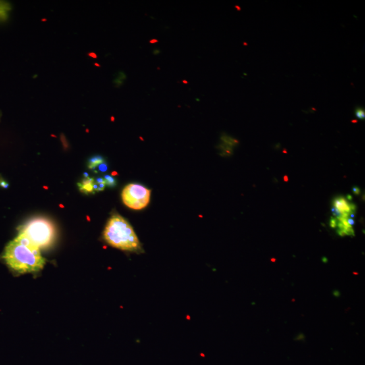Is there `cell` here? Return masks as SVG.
Masks as SVG:
<instances>
[{
  "label": "cell",
  "mask_w": 365,
  "mask_h": 365,
  "mask_svg": "<svg viewBox=\"0 0 365 365\" xmlns=\"http://www.w3.org/2000/svg\"><path fill=\"white\" fill-rule=\"evenodd\" d=\"M3 258L11 270L19 274L37 273L46 264L40 249L21 233L8 243Z\"/></svg>",
  "instance_id": "1"
},
{
  "label": "cell",
  "mask_w": 365,
  "mask_h": 365,
  "mask_svg": "<svg viewBox=\"0 0 365 365\" xmlns=\"http://www.w3.org/2000/svg\"><path fill=\"white\" fill-rule=\"evenodd\" d=\"M103 237L108 245L120 250L138 254L144 252L134 229L119 214H115L108 220Z\"/></svg>",
  "instance_id": "2"
},
{
  "label": "cell",
  "mask_w": 365,
  "mask_h": 365,
  "mask_svg": "<svg viewBox=\"0 0 365 365\" xmlns=\"http://www.w3.org/2000/svg\"><path fill=\"white\" fill-rule=\"evenodd\" d=\"M19 233L24 235L38 248L45 249L51 246L54 242L57 230L50 220L44 217H36L27 222Z\"/></svg>",
  "instance_id": "3"
},
{
  "label": "cell",
  "mask_w": 365,
  "mask_h": 365,
  "mask_svg": "<svg viewBox=\"0 0 365 365\" xmlns=\"http://www.w3.org/2000/svg\"><path fill=\"white\" fill-rule=\"evenodd\" d=\"M121 196L127 207L133 210H142L150 203L151 191L142 185L131 183L123 189Z\"/></svg>",
  "instance_id": "4"
},
{
  "label": "cell",
  "mask_w": 365,
  "mask_h": 365,
  "mask_svg": "<svg viewBox=\"0 0 365 365\" xmlns=\"http://www.w3.org/2000/svg\"><path fill=\"white\" fill-rule=\"evenodd\" d=\"M333 207L337 208L341 212V216L345 219H348L349 214L352 213L349 207V203L343 196L337 197L334 199Z\"/></svg>",
  "instance_id": "5"
},
{
  "label": "cell",
  "mask_w": 365,
  "mask_h": 365,
  "mask_svg": "<svg viewBox=\"0 0 365 365\" xmlns=\"http://www.w3.org/2000/svg\"><path fill=\"white\" fill-rule=\"evenodd\" d=\"M95 179L92 177H86L83 179L81 182L78 183V187L79 191L84 194H94V184Z\"/></svg>",
  "instance_id": "6"
},
{
  "label": "cell",
  "mask_w": 365,
  "mask_h": 365,
  "mask_svg": "<svg viewBox=\"0 0 365 365\" xmlns=\"http://www.w3.org/2000/svg\"><path fill=\"white\" fill-rule=\"evenodd\" d=\"M104 162H105V160H104V158L102 157V156L96 155L92 156V157L90 158L88 160V168L91 170L97 169V168L99 167L101 164L104 163Z\"/></svg>",
  "instance_id": "7"
},
{
  "label": "cell",
  "mask_w": 365,
  "mask_h": 365,
  "mask_svg": "<svg viewBox=\"0 0 365 365\" xmlns=\"http://www.w3.org/2000/svg\"><path fill=\"white\" fill-rule=\"evenodd\" d=\"M10 9L9 4L0 2V19H5L7 17V12Z\"/></svg>",
  "instance_id": "8"
},
{
  "label": "cell",
  "mask_w": 365,
  "mask_h": 365,
  "mask_svg": "<svg viewBox=\"0 0 365 365\" xmlns=\"http://www.w3.org/2000/svg\"><path fill=\"white\" fill-rule=\"evenodd\" d=\"M104 182H105L106 186L108 187H114L117 185V180L115 177L112 175H105L104 177Z\"/></svg>",
  "instance_id": "9"
},
{
  "label": "cell",
  "mask_w": 365,
  "mask_h": 365,
  "mask_svg": "<svg viewBox=\"0 0 365 365\" xmlns=\"http://www.w3.org/2000/svg\"><path fill=\"white\" fill-rule=\"evenodd\" d=\"M356 116L360 120H364L365 112L364 108L362 107L357 108L356 109Z\"/></svg>",
  "instance_id": "10"
},
{
  "label": "cell",
  "mask_w": 365,
  "mask_h": 365,
  "mask_svg": "<svg viewBox=\"0 0 365 365\" xmlns=\"http://www.w3.org/2000/svg\"><path fill=\"white\" fill-rule=\"evenodd\" d=\"M96 182V181H95ZM96 184H97V192H102V191H103L104 189H105L106 184L105 182H102V183H97L96 182Z\"/></svg>",
  "instance_id": "11"
},
{
  "label": "cell",
  "mask_w": 365,
  "mask_h": 365,
  "mask_svg": "<svg viewBox=\"0 0 365 365\" xmlns=\"http://www.w3.org/2000/svg\"><path fill=\"white\" fill-rule=\"evenodd\" d=\"M337 220L335 219V218L332 217L331 218V220H330V227L331 228H333V229H335L336 227H337Z\"/></svg>",
  "instance_id": "12"
},
{
  "label": "cell",
  "mask_w": 365,
  "mask_h": 365,
  "mask_svg": "<svg viewBox=\"0 0 365 365\" xmlns=\"http://www.w3.org/2000/svg\"><path fill=\"white\" fill-rule=\"evenodd\" d=\"M331 212L332 213H333V216H335L336 218L340 217L341 216V212L335 207L332 208Z\"/></svg>",
  "instance_id": "13"
},
{
  "label": "cell",
  "mask_w": 365,
  "mask_h": 365,
  "mask_svg": "<svg viewBox=\"0 0 365 365\" xmlns=\"http://www.w3.org/2000/svg\"><path fill=\"white\" fill-rule=\"evenodd\" d=\"M98 170H99L101 172H105L107 171L108 169V166L106 165L105 162H104V163L101 164L99 166V167H98Z\"/></svg>",
  "instance_id": "14"
},
{
  "label": "cell",
  "mask_w": 365,
  "mask_h": 365,
  "mask_svg": "<svg viewBox=\"0 0 365 365\" xmlns=\"http://www.w3.org/2000/svg\"><path fill=\"white\" fill-rule=\"evenodd\" d=\"M352 191H353V192H354V194L355 195H357V196H358V195L360 194L361 190H360V189L358 187H356V186L353 187Z\"/></svg>",
  "instance_id": "15"
},
{
  "label": "cell",
  "mask_w": 365,
  "mask_h": 365,
  "mask_svg": "<svg viewBox=\"0 0 365 365\" xmlns=\"http://www.w3.org/2000/svg\"><path fill=\"white\" fill-rule=\"evenodd\" d=\"M347 223H348V225L349 226H351V227H352L353 225H355V223H356V222H355L354 219H349L347 220Z\"/></svg>",
  "instance_id": "16"
},
{
  "label": "cell",
  "mask_w": 365,
  "mask_h": 365,
  "mask_svg": "<svg viewBox=\"0 0 365 365\" xmlns=\"http://www.w3.org/2000/svg\"><path fill=\"white\" fill-rule=\"evenodd\" d=\"M338 234H339V236L341 237H344L345 236V233L344 231H343V230L338 229L337 231Z\"/></svg>",
  "instance_id": "17"
},
{
  "label": "cell",
  "mask_w": 365,
  "mask_h": 365,
  "mask_svg": "<svg viewBox=\"0 0 365 365\" xmlns=\"http://www.w3.org/2000/svg\"><path fill=\"white\" fill-rule=\"evenodd\" d=\"M284 181H285V182H288V176L285 175V177H284Z\"/></svg>",
  "instance_id": "18"
},
{
  "label": "cell",
  "mask_w": 365,
  "mask_h": 365,
  "mask_svg": "<svg viewBox=\"0 0 365 365\" xmlns=\"http://www.w3.org/2000/svg\"><path fill=\"white\" fill-rule=\"evenodd\" d=\"M346 198L348 200H352L353 197H352V196H351V195H347Z\"/></svg>",
  "instance_id": "19"
},
{
  "label": "cell",
  "mask_w": 365,
  "mask_h": 365,
  "mask_svg": "<svg viewBox=\"0 0 365 365\" xmlns=\"http://www.w3.org/2000/svg\"><path fill=\"white\" fill-rule=\"evenodd\" d=\"M322 261L324 262V263H327L328 260L327 258H325V257H324V258H322Z\"/></svg>",
  "instance_id": "20"
},
{
  "label": "cell",
  "mask_w": 365,
  "mask_h": 365,
  "mask_svg": "<svg viewBox=\"0 0 365 365\" xmlns=\"http://www.w3.org/2000/svg\"><path fill=\"white\" fill-rule=\"evenodd\" d=\"M349 216H350V217H351L350 219H354V218H355V216H355L354 213H351V214H349Z\"/></svg>",
  "instance_id": "21"
},
{
  "label": "cell",
  "mask_w": 365,
  "mask_h": 365,
  "mask_svg": "<svg viewBox=\"0 0 365 365\" xmlns=\"http://www.w3.org/2000/svg\"><path fill=\"white\" fill-rule=\"evenodd\" d=\"M158 42V41L156 40H152L150 41V43H152V44L156 43V42Z\"/></svg>",
  "instance_id": "22"
},
{
  "label": "cell",
  "mask_w": 365,
  "mask_h": 365,
  "mask_svg": "<svg viewBox=\"0 0 365 365\" xmlns=\"http://www.w3.org/2000/svg\"><path fill=\"white\" fill-rule=\"evenodd\" d=\"M271 261L275 262L276 261V260L275 259V258H273V259L271 260Z\"/></svg>",
  "instance_id": "23"
}]
</instances>
